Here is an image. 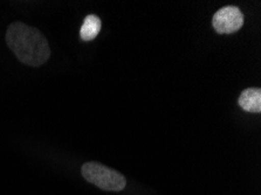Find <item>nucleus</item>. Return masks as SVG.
<instances>
[{
	"instance_id": "obj_1",
	"label": "nucleus",
	"mask_w": 261,
	"mask_h": 195,
	"mask_svg": "<svg viewBox=\"0 0 261 195\" xmlns=\"http://www.w3.org/2000/svg\"><path fill=\"white\" fill-rule=\"evenodd\" d=\"M5 40L15 58L26 66L39 68L50 57V48L45 35L25 22H12L7 29Z\"/></svg>"
},
{
	"instance_id": "obj_2",
	"label": "nucleus",
	"mask_w": 261,
	"mask_h": 195,
	"mask_svg": "<svg viewBox=\"0 0 261 195\" xmlns=\"http://www.w3.org/2000/svg\"><path fill=\"white\" fill-rule=\"evenodd\" d=\"M81 174L89 184L107 192H121L126 186L123 174L97 161L85 162L81 167Z\"/></svg>"
},
{
	"instance_id": "obj_3",
	"label": "nucleus",
	"mask_w": 261,
	"mask_h": 195,
	"mask_svg": "<svg viewBox=\"0 0 261 195\" xmlns=\"http://www.w3.org/2000/svg\"><path fill=\"white\" fill-rule=\"evenodd\" d=\"M244 13L238 6H224L213 14L212 26L218 34H232L244 26Z\"/></svg>"
},
{
	"instance_id": "obj_4",
	"label": "nucleus",
	"mask_w": 261,
	"mask_h": 195,
	"mask_svg": "<svg viewBox=\"0 0 261 195\" xmlns=\"http://www.w3.org/2000/svg\"><path fill=\"white\" fill-rule=\"evenodd\" d=\"M238 104L244 111L252 114L261 113V89L247 88L240 94Z\"/></svg>"
},
{
	"instance_id": "obj_5",
	"label": "nucleus",
	"mask_w": 261,
	"mask_h": 195,
	"mask_svg": "<svg viewBox=\"0 0 261 195\" xmlns=\"http://www.w3.org/2000/svg\"><path fill=\"white\" fill-rule=\"evenodd\" d=\"M102 27L101 19L95 14H88L84 20L81 30L80 38L82 41H92L100 33Z\"/></svg>"
}]
</instances>
